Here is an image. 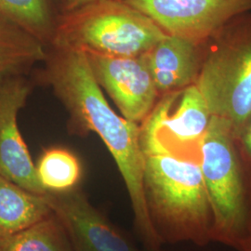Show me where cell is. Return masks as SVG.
Masks as SVG:
<instances>
[{
	"label": "cell",
	"instance_id": "1",
	"mask_svg": "<svg viewBox=\"0 0 251 251\" xmlns=\"http://www.w3.org/2000/svg\"><path fill=\"white\" fill-rule=\"evenodd\" d=\"M53 49L48 63V80L73 119L85 130L98 135L113 155L125 181L135 228L145 250L160 248L144 199L141 126L117 116L110 107L91 72L86 54L73 49Z\"/></svg>",
	"mask_w": 251,
	"mask_h": 251
},
{
	"label": "cell",
	"instance_id": "11",
	"mask_svg": "<svg viewBox=\"0 0 251 251\" xmlns=\"http://www.w3.org/2000/svg\"><path fill=\"white\" fill-rule=\"evenodd\" d=\"M144 56L159 95L194 85L202 62L200 44L170 35Z\"/></svg>",
	"mask_w": 251,
	"mask_h": 251
},
{
	"label": "cell",
	"instance_id": "5",
	"mask_svg": "<svg viewBox=\"0 0 251 251\" xmlns=\"http://www.w3.org/2000/svg\"><path fill=\"white\" fill-rule=\"evenodd\" d=\"M202 57L195 85L213 117L226 120L240 141L251 122V11L232 19Z\"/></svg>",
	"mask_w": 251,
	"mask_h": 251
},
{
	"label": "cell",
	"instance_id": "17",
	"mask_svg": "<svg viewBox=\"0 0 251 251\" xmlns=\"http://www.w3.org/2000/svg\"><path fill=\"white\" fill-rule=\"evenodd\" d=\"M239 144L251 173V122L239 141Z\"/></svg>",
	"mask_w": 251,
	"mask_h": 251
},
{
	"label": "cell",
	"instance_id": "15",
	"mask_svg": "<svg viewBox=\"0 0 251 251\" xmlns=\"http://www.w3.org/2000/svg\"><path fill=\"white\" fill-rule=\"evenodd\" d=\"M0 251H73L58 218L51 213L17 233L0 237Z\"/></svg>",
	"mask_w": 251,
	"mask_h": 251
},
{
	"label": "cell",
	"instance_id": "18",
	"mask_svg": "<svg viewBox=\"0 0 251 251\" xmlns=\"http://www.w3.org/2000/svg\"><path fill=\"white\" fill-rule=\"evenodd\" d=\"M91 1L92 0H63L64 11H69V10L80 8L82 6L90 3Z\"/></svg>",
	"mask_w": 251,
	"mask_h": 251
},
{
	"label": "cell",
	"instance_id": "13",
	"mask_svg": "<svg viewBox=\"0 0 251 251\" xmlns=\"http://www.w3.org/2000/svg\"><path fill=\"white\" fill-rule=\"evenodd\" d=\"M51 213L42 196L0 176V237L24 230Z\"/></svg>",
	"mask_w": 251,
	"mask_h": 251
},
{
	"label": "cell",
	"instance_id": "12",
	"mask_svg": "<svg viewBox=\"0 0 251 251\" xmlns=\"http://www.w3.org/2000/svg\"><path fill=\"white\" fill-rule=\"evenodd\" d=\"M45 45L0 13V83L44 61Z\"/></svg>",
	"mask_w": 251,
	"mask_h": 251
},
{
	"label": "cell",
	"instance_id": "9",
	"mask_svg": "<svg viewBox=\"0 0 251 251\" xmlns=\"http://www.w3.org/2000/svg\"><path fill=\"white\" fill-rule=\"evenodd\" d=\"M86 55L95 80L114 100L123 117L141 125L159 96L144 55L126 58Z\"/></svg>",
	"mask_w": 251,
	"mask_h": 251
},
{
	"label": "cell",
	"instance_id": "20",
	"mask_svg": "<svg viewBox=\"0 0 251 251\" xmlns=\"http://www.w3.org/2000/svg\"><path fill=\"white\" fill-rule=\"evenodd\" d=\"M164 251V250H162V248H160V249H158V250H154V251Z\"/></svg>",
	"mask_w": 251,
	"mask_h": 251
},
{
	"label": "cell",
	"instance_id": "4",
	"mask_svg": "<svg viewBox=\"0 0 251 251\" xmlns=\"http://www.w3.org/2000/svg\"><path fill=\"white\" fill-rule=\"evenodd\" d=\"M167 36L124 0H92L63 12L51 45L106 57H139Z\"/></svg>",
	"mask_w": 251,
	"mask_h": 251
},
{
	"label": "cell",
	"instance_id": "2",
	"mask_svg": "<svg viewBox=\"0 0 251 251\" xmlns=\"http://www.w3.org/2000/svg\"><path fill=\"white\" fill-rule=\"evenodd\" d=\"M145 205L162 245L212 241L213 213L198 162L144 152Z\"/></svg>",
	"mask_w": 251,
	"mask_h": 251
},
{
	"label": "cell",
	"instance_id": "8",
	"mask_svg": "<svg viewBox=\"0 0 251 251\" xmlns=\"http://www.w3.org/2000/svg\"><path fill=\"white\" fill-rule=\"evenodd\" d=\"M67 233L73 251H142L90 204L79 187L42 195Z\"/></svg>",
	"mask_w": 251,
	"mask_h": 251
},
{
	"label": "cell",
	"instance_id": "3",
	"mask_svg": "<svg viewBox=\"0 0 251 251\" xmlns=\"http://www.w3.org/2000/svg\"><path fill=\"white\" fill-rule=\"evenodd\" d=\"M199 165L213 213L212 241L240 251L251 227V173L225 119L211 116Z\"/></svg>",
	"mask_w": 251,
	"mask_h": 251
},
{
	"label": "cell",
	"instance_id": "19",
	"mask_svg": "<svg viewBox=\"0 0 251 251\" xmlns=\"http://www.w3.org/2000/svg\"><path fill=\"white\" fill-rule=\"evenodd\" d=\"M240 251H251V227L250 233L248 234V237H247L246 241L243 244Z\"/></svg>",
	"mask_w": 251,
	"mask_h": 251
},
{
	"label": "cell",
	"instance_id": "7",
	"mask_svg": "<svg viewBox=\"0 0 251 251\" xmlns=\"http://www.w3.org/2000/svg\"><path fill=\"white\" fill-rule=\"evenodd\" d=\"M170 36L201 44L232 19L251 11V0H124Z\"/></svg>",
	"mask_w": 251,
	"mask_h": 251
},
{
	"label": "cell",
	"instance_id": "10",
	"mask_svg": "<svg viewBox=\"0 0 251 251\" xmlns=\"http://www.w3.org/2000/svg\"><path fill=\"white\" fill-rule=\"evenodd\" d=\"M31 86L24 75L0 83V176L36 195H44L36 166L19 130V111L25 106Z\"/></svg>",
	"mask_w": 251,
	"mask_h": 251
},
{
	"label": "cell",
	"instance_id": "16",
	"mask_svg": "<svg viewBox=\"0 0 251 251\" xmlns=\"http://www.w3.org/2000/svg\"><path fill=\"white\" fill-rule=\"evenodd\" d=\"M36 168L38 179L47 191H65L76 186L80 179V162L73 152L63 148L43 152Z\"/></svg>",
	"mask_w": 251,
	"mask_h": 251
},
{
	"label": "cell",
	"instance_id": "14",
	"mask_svg": "<svg viewBox=\"0 0 251 251\" xmlns=\"http://www.w3.org/2000/svg\"><path fill=\"white\" fill-rule=\"evenodd\" d=\"M63 0H0V13L44 45L52 44Z\"/></svg>",
	"mask_w": 251,
	"mask_h": 251
},
{
	"label": "cell",
	"instance_id": "6",
	"mask_svg": "<svg viewBox=\"0 0 251 251\" xmlns=\"http://www.w3.org/2000/svg\"><path fill=\"white\" fill-rule=\"evenodd\" d=\"M177 92L163 95L140 125L142 149L199 163L211 114L195 84L179 90L177 109L172 112Z\"/></svg>",
	"mask_w": 251,
	"mask_h": 251
}]
</instances>
